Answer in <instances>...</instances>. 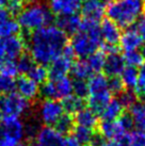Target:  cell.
<instances>
[{"label": "cell", "mask_w": 145, "mask_h": 146, "mask_svg": "<svg viewBox=\"0 0 145 146\" xmlns=\"http://www.w3.org/2000/svg\"><path fill=\"white\" fill-rule=\"evenodd\" d=\"M62 107L66 114L76 115L79 111L82 109H84V99H82L80 97H77L76 95H71L69 97L64 98L62 100Z\"/></svg>", "instance_id": "d4e9b609"}, {"label": "cell", "mask_w": 145, "mask_h": 146, "mask_svg": "<svg viewBox=\"0 0 145 146\" xmlns=\"http://www.w3.org/2000/svg\"><path fill=\"white\" fill-rule=\"evenodd\" d=\"M97 1H104V0H97Z\"/></svg>", "instance_id": "11a10c76"}, {"label": "cell", "mask_w": 145, "mask_h": 146, "mask_svg": "<svg viewBox=\"0 0 145 146\" xmlns=\"http://www.w3.org/2000/svg\"><path fill=\"white\" fill-rule=\"evenodd\" d=\"M17 146H31V145H27V144H18Z\"/></svg>", "instance_id": "db71d44e"}, {"label": "cell", "mask_w": 145, "mask_h": 146, "mask_svg": "<svg viewBox=\"0 0 145 146\" xmlns=\"http://www.w3.org/2000/svg\"><path fill=\"white\" fill-rule=\"evenodd\" d=\"M12 17L13 16L10 14L9 10L5 8V5H1V7H0V23L7 21L9 18H12ZM13 18H14V17H13Z\"/></svg>", "instance_id": "f6af8a7d"}, {"label": "cell", "mask_w": 145, "mask_h": 146, "mask_svg": "<svg viewBox=\"0 0 145 146\" xmlns=\"http://www.w3.org/2000/svg\"><path fill=\"white\" fill-rule=\"evenodd\" d=\"M17 21L25 32H32L36 29L51 25L55 21V15L47 3L31 1L26 4L17 17Z\"/></svg>", "instance_id": "277c9868"}, {"label": "cell", "mask_w": 145, "mask_h": 146, "mask_svg": "<svg viewBox=\"0 0 145 146\" xmlns=\"http://www.w3.org/2000/svg\"><path fill=\"white\" fill-rule=\"evenodd\" d=\"M128 113L137 130H145V100H137L129 108Z\"/></svg>", "instance_id": "44dd1931"}, {"label": "cell", "mask_w": 145, "mask_h": 146, "mask_svg": "<svg viewBox=\"0 0 145 146\" xmlns=\"http://www.w3.org/2000/svg\"><path fill=\"white\" fill-rule=\"evenodd\" d=\"M48 7L55 16L77 14L82 7V0H49Z\"/></svg>", "instance_id": "9a60e30c"}, {"label": "cell", "mask_w": 145, "mask_h": 146, "mask_svg": "<svg viewBox=\"0 0 145 146\" xmlns=\"http://www.w3.org/2000/svg\"><path fill=\"white\" fill-rule=\"evenodd\" d=\"M35 64V62L33 60V58L31 57V54L27 51H25L18 59H17V69L18 73L21 74L23 76L28 75V73L31 70L33 66Z\"/></svg>", "instance_id": "4dcf8cb0"}, {"label": "cell", "mask_w": 145, "mask_h": 146, "mask_svg": "<svg viewBox=\"0 0 145 146\" xmlns=\"http://www.w3.org/2000/svg\"><path fill=\"white\" fill-rule=\"evenodd\" d=\"M0 137L17 146L25 138V124L19 117H4L0 125Z\"/></svg>", "instance_id": "ba28073f"}, {"label": "cell", "mask_w": 145, "mask_h": 146, "mask_svg": "<svg viewBox=\"0 0 145 146\" xmlns=\"http://www.w3.org/2000/svg\"><path fill=\"white\" fill-rule=\"evenodd\" d=\"M55 23L57 27L62 30L66 35H74L80 30L82 18L77 14L61 15L55 18Z\"/></svg>", "instance_id": "2e32d148"}, {"label": "cell", "mask_w": 145, "mask_h": 146, "mask_svg": "<svg viewBox=\"0 0 145 146\" xmlns=\"http://www.w3.org/2000/svg\"><path fill=\"white\" fill-rule=\"evenodd\" d=\"M40 122L45 126L55 125L58 119L64 114L62 104L55 99H44L41 102L37 109Z\"/></svg>", "instance_id": "9c48e42d"}, {"label": "cell", "mask_w": 145, "mask_h": 146, "mask_svg": "<svg viewBox=\"0 0 145 146\" xmlns=\"http://www.w3.org/2000/svg\"><path fill=\"white\" fill-rule=\"evenodd\" d=\"M75 122L77 123V126L94 129L98 125L97 114H95L92 110L90 109H82L79 111L75 116Z\"/></svg>", "instance_id": "603a6c76"}, {"label": "cell", "mask_w": 145, "mask_h": 146, "mask_svg": "<svg viewBox=\"0 0 145 146\" xmlns=\"http://www.w3.org/2000/svg\"><path fill=\"white\" fill-rule=\"evenodd\" d=\"M106 13V4L104 1L97 0H85L81 7V14L83 21L99 23Z\"/></svg>", "instance_id": "7c38bea8"}, {"label": "cell", "mask_w": 145, "mask_h": 146, "mask_svg": "<svg viewBox=\"0 0 145 146\" xmlns=\"http://www.w3.org/2000/svg\"><path fill=\"white\" fill-rule=\"evenodd\" d=\"M30 102L16 92L4 94L0 97V110L4 117H19L30 110Z\"/></svg>", "instance_id": "8992f818"}, {"label": "cell", "mask_w": 145, "mask_h": 146, "mask_svg": "<svg viewBox=\"0 0 145 146\" xmlns=\"http://www.w3.org/2000/svg\"><path fill=\"white\" fill-rule=\"evenodd\" d=\"M124 61H125V64L127 66H130V67H136L137 68L138 66L145 61L143 54L141 53L140 50L138 51H129V52H125L124 53Z\"/></svg>", "instance_id": "e575fe53"}, {"label": "cell", "mask_w": 145, "mask_h": 146, "mask_svg": "<svg viewBox=\"0 0 145 146\" xmlns=\"http://www.w3.org/2000/svg\"><path fill=\"white\" fill-rule=\"evenodd\" d=\"M41 94L45 99H64L72 95V80L67 76L49 79L42 85Z\"/></svg>", "instance_id": "5b68a950"}, {"label": "cell", "mask_w": 145, "mask_h": 146, "mask_svg": "<svg viewBox=\"0 0 145 146\" xmlns=\"http://www.w3.org/2000/svg\"><path fill=\"white\" fill-rule=\"evenodd\" d=\"M137 31L140 34L143 46H145V12L141 15V17L137 21Z\"/></svg>", "instance_id": "b9f144b4"}, {"label": "cell", "mask_w": 145, "mask_h": 146, "mask_svg": "<svg viewBox=\"0 0 145 146\" xmlns=\"http://www.w3.org/2000/svg\"><path fill=\"white\" fill-rule=\"evenodd\" d=\"M0 146H14V145H13V144H11L9 141H7L5 139H3V138H1V137H0Z\"/></svg>", "instance_id": "f907efd6"}, {"label": "cell", "mask_w": 145, "mask_h": 146, "mask_svg": "<svg viewBox=\"0 0 145 146\" xmlns=\"http://www.w3.org/2000/svg\"><path fill=\"white\" fill-rule=\"evenodd\" d=\"M3 45L7 59L16 61V59H18L25 51H27L26 40L21 32L17 35H12L3 38Z\"/></svg>", "instance_id": "8fae6325"}, {"label": "cell", "mask_w": 145, "mask_h": 146, "mask_svg": "<svg viewBox=\"0 0 145 146\" xmlns=\"http://www.w3.org/2000/svg\"><path fill=\"white\" fill-rule=\"evenodd\" d=\"M124 107L117 98H112L109 104L106 106L100 116L102 121H116L123 115Z\"/></svg>", "instance_id": "7402d4cb"}, {"label": "cell", "mask_w": 145, "mask_h": 146, "mask_svg": "<svg viewBox=\"0 0 145 146\" xmlns=\"http://www.w3.org/2000/svg\"><path fill=\"white\" fill-rule=\"evenodd\" d=\"M2 121H3V114H2V112H1V110H0V125H1V123H2Z\"/></svg>", "instance_id": "816d5d0a"}, {"label": "cell", "mask_w": 145, "mask_h": 146, "mask_svg": "<svg viewBox=\"0 0 145 146\" xmlns=\"http://www.w3.org/2000/svg\"><path fill=\"white\" fill-rule=\"evenodd\" d=\"M15 89H16V81L14 80V78L0 75V92L1 93H12Z\"/></svg>", "instance_id": "ab89813d"}, {"label": "cell", "mask_w": 145, "mask_h": 146, "mask_svg": "<svg viewBox=\"0 0 145 146\" xmlns=\"http://www.w3.org/2000/svg\"><path fill=\"white\" fill-rule=\"evenodd\" d=\"M71 47L79 59H86L102 46L100 27L97 23L82 19L80 30L71 40Z\"/></svg>", "instance_id": "7a4b0ae2"}, {"label": "cell", "mask_w": 145, "mask_h": 146, "mask_svg": "<svg viewBox=\"0 0 145 146\" xmlns=\"http://www.w3.org/2000/svg\"><path fill=\"white\" fill-rule=\"evenodd\" d=\"M27 77H29L31 80L37 83V84H44L47 81L48 78V69L46 68V66L35 63L31 70L28 73Z\"/></svg>", "instance_id": "f1b7e54d"}, {"label": "cell", "mask_w": 145, "mask_h": 146, "mask_svg": "<svg viewBox=\"0 0 145 146\" xmlns=\"http://www.w3.org/2000/svg\"><path fill=\"white\" fill-rule=\"evenodd\" d=\"M17 74H18L17 61L5 58L3 61L0 62V75L14 78Z\"/></svg>", "instance_id": "836d02e7"}, {"label": "cell", "mask_w": 145, "mask_h": 146, "mask_svg": "<svg viewBox=\"0 0 145 146\" xmlns=\"http://www.w3.org/2000/svg\"><path fill=\"white\" fill-rule=\"evenodd\" d=\"M124 108H130L131 106L137 102V95L134 94L132 90H124L122 93L118 94L117 98Z\"/></svg>", "instance_id": "f35d334b"}, {"label": "cell", "mask_w": 145, "mask_h": 146, "mask_svg": "<svg viewBox=\"0 0 145 146\" xmlns=\"http://www.w3.org/2000/svg\"><path fill=\"white\" fill-rule=\"evenodd\" d=\"M99 146H125L123 142L120 141H111V140H102V142L99 144Z\"/></svg>", "instance_id": "7dc6e473"}, {"label": "cell", "mask_w": 145, "mask_h": 146, "mask_svg": "<svg viewBox=\"0 0 145 146\" xmlns=\"http://www.w3.org/2000/svg\"><path fill=\"white\" fill-rule=\"evenodd\" d=\"M139 78L145 79V61L139 67Z\"/></svg>", "instance_id": "681fc988"}, {"label": "cell", "mask_w": 145, "mask_h": 146, "mask_svg": "<svg viewBox=\"0 0 145 146\" xmlns=\"http://www.w3.org/2000/svg\"><path fill=\"white\" fill-rule=\"evenodd\" d=\"M123 143L125 146H145V130L128 132Z\"/></svg>", "instance_id": "d6a6232c"}, {"label": "cell", "mask_w": 145, "mask_h": 146, "mask_svg": "<svg viewBox=\"0 0 145 146\" xmlns=\"http://www.w3.org/2000/svg\"><path fill=\"white\" fill-rule=\"evenodd\" d=\"M145 12L143 0H112L106 5V13L110 21L120 28H130Z\"/></svg>", "instance_id": "3957f363"}, {"label": "cell", "mask_w": 145, "mask_h": 146, "mask_svg": "<svg viewBox=\"0 0 145 146\" xmlns=\"http://www.w3.org/2000/svg\"><path fill=\"white\" fill-rule=\"evenodd\" d=\"M0 97H1V92H0Z\"/></svg>", "instance_id": "9f6ffc18"}, {"label": "cell", "mask_w": 145, "mask_h": 146, "mask_svg": "<svg viewBox=\"0 0 145 146\" xmlns=\"http://www.w3.org/2000/svg\"><path fill=\"white\" fill-rule=\"evenodd\" d=\"M85 60H86L93 73L99 74V72H101L104 69V66H105L106 53L102 50H97L96 52L92 53Z\"/></svg>", "instance_id": "83f0119b"}, {"label": "cell", "mask_w": 145, "mask_h": 146, "mask_svg": "<svg viewBox=\"0 0 145 146\" xmlns=\"http://www.w3.org/2000/svg\"><path fill=\"white\" fill-rule=\"evenodd\" d=\"M40 119H29L28 122L25 124V137L30 140V141H34L36 135L39 133L40 129L42 128L40 125Z\"/></svg>", "instance_id": "d590c367"}, {"label": "cell", "mask_w": 145, "mask_h": 146, "mask_svg": "<svg viewBox=\"0 0 145 146\" xmlns=\"http://www.w3.org/2000/svg\"><path fill=\"white\" fill-rule=\"evenodd\" d=\"M85 146H92V145H85Z\"/></svg>", "instance_id": "6f0895ef"}, {"label": "cell", "mask_w": 145, "mask_h": 146, "mask_svg": "<svg viewBox=\"0 0 145 146\" xmlns=\"http://www.w3.org/2000/svg\"><path fill=\"white\" fill-rule=\"evenodd\" d=\"M75 57L76 56L72 51V48L71 47V45L67 44L63 52L49 64L48 77L50 79H57L67 76V74L72 70V66L75 62Z\"/></svg>", "instance_id": "52a82bcc"}, {"label": "cell", "mask_w": 145, "mask_h": 146, "mask_svg": "<svg viewBox=\"0 0 145 146\" xmlns=\"http://www.w3.org/2000/svg\"><path fill=\"white\" fill-rule=\"evenodd\" d=\"M62 146H81V144L74 137H67L63 139Z\"/></svg>", "instance_id": "bcb514c9"}, {"label": "cell", "mask_w": 145, "mask_h": 146, "mask_svg": "<svg viewBox=\"0 0 145 146\" xmlns=\"http://www.w3.org/2000/svg\"><path fill=\"white\" fill-rule=\"evenodd\" d=\"M120 46H121L122 50H124V52L140 50L143 46V43H142V40L140 37V34L138 33L137 29H126L125 32L122 33L121 40H120Z\"/></svg>", "instance_id": "d6986e66"}, {"label": "cell", "mask_w": 145, "mask_h": 146, "mask_svg": "<svg viewBox=\"0 0 145 146\" xmlns=\"http://www.w3.org/2000/svg\"><path fill=\"white\" fill-rule=\"evenodd\" d=\"M72 133H74L72 137L76 139L80 144H86V145L91 144L93 137L95 134L93 129L81 127V126H76L72 130Z\"/></svg>", "instance_id": "f546056e"}, {"label": "cell", "mask_w": 145, "mask_h": 146, "mask_svg": "<svg viewBox=\"0 0 145 146\" xmlns=\"http://www.w3.org/2000/svg\"><path fill=\"white\" fill-rule=\"evenodd\" d=\"M89 86V96L91 95H98L110 92L108 84V78L101 74H95L89 79L88 82Z\"/></svg>", "instance_id": "ffe728a7"}, {"label": "cell", "mask_w": 145, "mask_h": 146, "mask_svg": "<svg viewBox=\"0 0 145 146\" xmlns=\"http://www.w3.org/2000/svg\"><path fill=\"white\" fill-rule=\"evenodd\" d=\"M4 59H5V51H4L3 40L0 38V62L3 61Z\"/></svg>", "instance_id": "c3c4849f"}, {"label": "cell", "mask_w": 145, "mask_h": 146, "mask_svg": "<svg viewBox=\"0 0 145 146\" xmlns=\"http://www.w3.org/2000/svg\"><path fill=\"white\" fill-rule=\"evenodd\" d=\"M16 90L20 96H23L29 102L35 100L40 95L39 84L31 80L29 77L23 75L16 80Z\"/></svg>", "instance_id": "e0dca14e"}, {"label": "cell", "mask_w": 145, "mask_h": 146, "mask_svg": "<svg viewBox=\"0 0 145 146\" xmlns=\"http://www.w3.org/2000/svg\"><path fill=\"white\" fill-rule=\"evenodd\" d=\"M72 93L77 97L84 99L86 96H89V86L88 82L85 80H74L72 81Z\"/></svg>", "instance_id": "74e56055"}, {"label": "cell", "mask_w": 145, "mask_h": 146, "mask_svg": "<svg viewBox=\"0 0 145 146\" xmlns=\"http://www.w3.org/2000/svg\"><path fill=\"white\" fill-rule=\"evenodd\" d=\"M21 32V27L15 18H9L0 23V38L17 35Z\"/></svg>", "instance_id": "484cf974"}, {"label": "cell", "mask_w": 145, "mask_h": 146, "mask_svg": "<svg viewBox=\"0 0 145 146\" xmlns=\"http://www.w3.org/2000/svg\"><path fill=\"white\" fill-rule=\"evenodd\" d=\"M71 73L76 80H86L88 78L90 79L92 77L93 72L92 69L90 68L85 59H79L74 62Z\"/></svg>", "instance_id": "cb8c5ba5"}, {"label": "cell", "mask_w": 145, "mask_h": 146, "mask_svg": "<svg viewBox=\"0 0 145 146\" xmlns=\"http://www.w3.org/2000/svg\"><path fill=\"white\" fill-rule=\"evenodd\" d=\"M27 3H28L27 0H8L5 8L8 9L10 14L14 18H17Z\"/></svg>", "instance_id": "8d00e7d4"}, {"label": "cell", "mask_w": 145, "mask_h": 146, "mask_svg": "<svg viewBox=\"0 0 145 146\" xmlns=\"http://www.w3.org/2000/svg\"><path fill=\"white\" fill-rule=\"evenodd\" d=\"M36 1H40V2H45V3H46V1H49V0H36Z\"/></svg>", "instance_id": "f5cc1de1"}, {"label": "cell", "mask_w": 145, "mask_h": 146, "mask_svg": "<svg viewBox=\"0 0 145 146\" xmlns=\"http://www.w3.org/2000/svg\"><path fill=\"white\" fill-rule=\"evenodd\" d=\"M74 123H75V119H72V115H69V114H63L58 119V122L55 124V128L62 135L63 134H67L71 131H72L74 128H75Z\"/></svg>", "instance_id": "1f68e13d"}, {"label": "cell", "mask_w": 145, "mask_h": 146, "mask_svg": "<svg viewBox=\"0 0 145 146\" xmlns=\"http://www.w3.org/2000/svg\"><path fill=\"white\" fill-rule=\"evenodd\" d=\"M24 34L27 50L35 63L49 65L69 44L67 35L57 26L49 25Z\"/></svg>", "instance_id": "6da1fadb"}, {"label": "cell", "mask_w": 145, "mask_h": 146, "mask_svg": "<svg viewBox=\"0 0 145 146\" xmlns=\"http://www.w3.org/2000/svg\"><path fill=\"white\" fill-rule=\"evenodd\" d=\"M63 139V135L55 127L44 126L39 131L34 143L36 146H62Z\"/></svg>", "instance_id": "5bb4252c"}, {"label": "cell", "mask_w": 145, "mask_h": 146, "mask_svg": "<svg viewBox=\"0 0 145 146\" xmlns=\"http://www.w3.org/2000/svg\"><path fill=\"white\" fill-rule=\"evenodd\" d=\"M121 80L127 90L134 89L139 81V70L136 67L127 66L122 73Z\"/></svg>", "instance_id": "4316f807"}, {"label": "cell", "mask_w": 145, "mask_h": 146, "mask_svg": "<svg viewBox=\"0 0 145 146\" xmlns=\"http://www.w3.org/2000/svg\"><path fill=\"white\" fill-rule=\"evenodd\" d=\"M99 27H100L102 45L116 47V45L120 44V40L122 36L121 28L114 21H110V19L102 21Z\"/></svg>", "instance_id": "4fadbf2b"}, {"label": "cell", "mask_w": 145, "mask_h": 146, "mask_svg": "<svg viewBox=\"0 0 145 146\" xmlns=\"http://www.w3.org/2000/svg\"><path fill=\"white\" fill-rule=\"evenodd\" d=\"M98 130L105 140L123 142L128 131L122 126L118 119L116 121H101L98 124Z\"/></svg>", "instance_id": "30bf717a"}, {"label": "cell", "mask_w": 145, "mask_h": 146, "mask_svg": "<svg viewBox=\"0 0 145 146\" xmlns=\"http://www.w3.org/2000/svg\"><path fill=\"white\" fill-rule=\"evenodd\" d=\"M133 90L137 97H139L141 100H145V79L139 78V81Z\"/></svg>", "instance_id": "7bdbcfd3"}, {"label": "cell", "mask_w": 145, "mask_h": 146, "mask_svg": "<svg viewBox=\"0 0 145 146\" xmlns=\"http://www.w3.org/2000/svg\"><path fill=\"white\" fill-rule=\"evenodd\" d=\"M143 1H145V0H143Z\"/></svg>", "instance_id": "680465c9"}, {"label": "cell", "mask_w": 145, "mask_h": 146, "mask_svg": "<svg viewBox=\"0 0 145 146\" xmlns=\"http://www.w3.org/2000/svg\"><path fill=\"white\" fill-rule=\"evenodd\" d=\"M126 64L123 56H121L118 51L106 54V62L104 66V70L109 78L120 77L125 69Z\"/></svg>", "instance_id": "ac0fdd59"}, {"label": "cell", "mask_w": 145, "mask_h": 146, "mask_svg": "<svg viewBox=\"0 0 145 146\" xmlns=\"http://www.w3.org/2000/svg\"><path fill=\"white\" fill-rule=\"evenodd\" d=\"M108 84H109V90L112 94H118L122 93L124 90H125V86L122 82L121 78L120 77H111L108 78Z\"/></svg>", "instance_id": "60d3db41"}, {"label": "cell", "mask_w": 145, "mask_h": 146, "mask_svg": "<svg viewBox=\"0 0 145 146\" xmlns=\"http://www.w3.org/2000/svg\"><path fill=\"white\" fill-rule=\"evenodd\" d=\"M118 121H120V123L122 124V126H123V127H124L128 132L131 130L132 127H134V126H133L132 118H131V116L129 115V113L123 114L121 117L118 118Z\"/></svg>", "instance_id": "ee69618b"}]
</instances>
